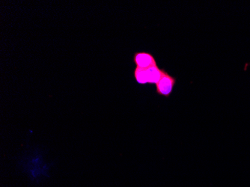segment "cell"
<instances>
[{
	"instance_id": "cell-1",
	"label": "cell",
	"mask_w": 250,
	"mask_h": 187,
	"mask_svg": "<svg viewBox=\"0 0 250 187\" xmlns=\"http://www.w3.org/2000/svg\"><path fill=\"white\" fill-rule=\"evenodd\" d=\"M165 69L160 68L157 65L152 66L147 69H134L133 77L137 83L140 85H146V84H157L163 74Z\"/></svg>"
},
{
	"instance_id": "cell-2",
	"label": "cell",
	"mask_w": 250,
	"mask_h": 187,
	"mask_svg": "<svg viewBox=\"0 0 250 187\" xmlns=\"http://www.w3.org/2000/svg\"><path fill=\"white\" fill-rule=\"evenodd\" d=\"M176 83L177 79L165 71L160 81L156 84V93L160 96L168 98L173 92Z\"/></svg>"
},
{
	"instance_id": "cell-3",
	"label": "cell",
	"mask_w": 250,
	"mask_h": 187,
	"mask_svg": "<svg viewBox=\"0 0 250 187\" xmlns=\"http://www.w3.org/2000/svg\"><path fill=\"white\" fill-rule=\"evenodd\" d=\"M133 61L137 68L147 69L157 65L154 56L147 52H136L133 54Z\"/></svg>"
}]
</instances>
